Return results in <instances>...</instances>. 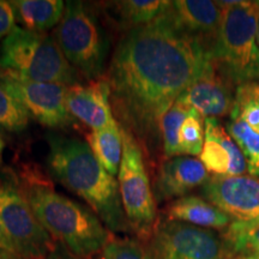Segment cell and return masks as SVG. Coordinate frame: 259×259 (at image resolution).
I'll use <instances>...</instances> for the list:
<instances>
[{
  "instance_id": "obj_11",
  "label": "cell",
  "mask_w": 259,
  "mask_h": 259,
  "mask_svg": "<svg viewBox=\"0 0 259 259\" xmlns=\"http://www.w3.org/2000/svg\"><path fill=\"white\" fill-rule=\"evenodd\" d=\"M206 200L235 221H259V179L252 176H212L203 185Z\"/></svg>"
},
{
  "instance_id": "obj_15",
  "label": "cell",
  "mask_w": 259,
  "mask_h": 259,
  "mask_svg": "<svg viewBox=\"0 0 259 259\" xmlns=\"http://www.w3.org/2000/svg\"><path fill=\"white\" fill-rule=\"evenodd\" d=\"M205 139L200 161L213 176H244L247 162L235 141L218 118H205Z\"/></svg>"
},
{
  "instance_id": "obj_25",
  "label": "cell",
  "mask_w": 259,
  "mask_h": 259,
  "mask_svg": "<svg viewBox=\"0 0 259 259\" xmlns=\"http://www.w3.org/2000/svg\"><path fill=\"white\" fill-rule=\"evenodd\" d=\"M30 115L22 103L0 83V128L22 132L28 127Z\"/></svg>"
},
{
  "instance_id": "obj_24",
  "label": "cell",
  "mask_w": 259,
  "mask_h": 259,
  "mask_svg": "<svg viewBox=\"0 0 259 259\" xmlns=\"http://www.w3.org/2000/svg\"><path fill=\"white\" fill-rule=\"evenodd\" d=\"M228 134L239 145L247 162V170L251 176L259 177V134L240 119H232Z\"/></svg>"
},
{
  "instance_id": "obj_30",
  "label": "cell",
  "mask_w": 259,
  "mask_h": 259,
  "mask_svg": "<svg viewBox=\"0 0 259 259\" xmlns=\"http://www.w3.org/2000/svg\"><path fill=\"white\" fill-rule=\"evenodd\" d=\"M46 259H87V258L73 254L72 252H70L66 247H65V246L59 244L54 246L53 251L48 254V257Z\"/></svg>"
},
{
  "instance_id": "obj_23",
  "label": "cell",
  "mask_w": 259,
  "mask_h": 259,
  "mask_svg": "<svg viewBox=\"0 0 259 259\" xmlns=\"http://www.w3.org/2000/svg\"><path fill=\"white\" fill-rule=\"evenodd\" d=\"M231 119H240L259 134V83H245L236 88Z\"/></svg>"
},
{
  "instance_id": "obj_19",
  "label": "cell",
  "mask_w": 259,
  "mask_h": 259,
  "mask_svg": "<svg viewBox=\"0 0 259 259\" xmlns=\"http://www.w3.org/2000/svg\"><path fill=\"white\" fill-rule=\"evenodd\" d=\"M87 141L97 161L113 177L118 176L122 158V135L118 122L90 132Z\"/></svg>"
},
{
  "instance_id": "obj_17",
  "label": "cell",
  "mask_w": 259,
  "mask_h": 259,
  "mask_svg": "<svg viewBox=\"0 0 259 259\" xmlns=\"http://www.w3.org/2000/svg\"><path fill=\"white\" fill-rule=\"evenodd\" d=\"M169 221L184 222L205 229H227L231 218L208 200L196 196H185L174 200L167 208Z\"/></svg>"
},
{
  "instance_id": "obj_31",
  "label": "cell",
  "mask_w": 259,
  "mask_h": 259,
  "mask_svg": "<svg viewBox=\"0 0 259 259\" xmlns=\"http://www.w3.org/2000/svg\"><path fill=\"white\" fill-rule=\"evenodd\" d=\"M4 148H5V143H4V141L2 139V137H0V163H2V160H3V153H4Z\"/></svg>"
},
{
  "instance_id": "obj_28",
  "label": "cell",
  "mask_w": 259,
  "mask_h": 259,
  "mask_svg": "<svg viewBox=\"0 0 259 259\" xmlns=\"http://www.w3.org/2000/svg\"><path fill=\"white\" fill-rule=\"evenodd\" d=\"M15 22V12L10 2L0 0V41L4 40L16 27Z\"/></svg>"
},
{
  "instance_id": "obj_7",
  "label": "cell",
  "mask_w": 259,
  "mask_h": 259,
  "mask_svg": "<svg viewBox=\"0 0 259 259\" xmlns=\"http://www.w3.org/2000/svg\"><path fill=\"white\" fill-rule=\"evenodd\" d=\"M0 223L24 259H46L54 242L32 211L23 186L12 171H0Z\"/></svg>"
},
{
  "instance_id": "obj_22",
  "label": "cell",
  "mask_w": 259,
  "mask_h": 259,
  "mask_svg": "<svg viewBox=\"0 0 259 259\" xmlns=\"http://www.w3.org/2000/svg\"><path fill=\"white\" fill-rule=\"evenodd\" d=\"M191 111H192L191 107L177 100V102L161 118L158 127H160L162 142H163L164 155L167 157L180 156L179 132L181 125Z\"/></svg>"
},
{
  "instance_id": "obj_29",
  "label": "cell",
  "mask_w": 259,
  "mask_h": 259,
  "mask_svg": "<svg viewBox=\"0 0 259 259\" xmlns=\"http://www.w3.org/2000/svg\"><path fill=\"white\" fill-rule=\"evenodd\" d=\"M0 259H24L12 245L2 223H0Z\"/></svg>"
},
{
  "instance_id": "obj_14",
  "label": "cell",
  "mask_w": 259,
  "mask_h": 259,
  "mask_svg": "<svg viewBox=\"0 0 259 259\" xmlns=\"http://www.w3.org/2000/svg\"><path fill=\"white\" fill-rule=\"evenodd\" d=\"M166 14L180 30L202 41L211 53L222 17L219 2L177 0L170 2Z\"/></svg>"
},
{
  "instance_id": "obj_4",
  "label": "cell",
  "mask_w": 259,
  "mask_h": 259,
  "mask_svg": "<svg viewBox=\"0 0 259 259\" xmlns=\"http://www.w3.org/2000/svg\"><path fill=\"white\" fill-rule=\"evenodd\" d=\"M0 71L6 77L24 82L66 87L79 83L78 72L65 58L53 36L19 25L2 42Z\"/></svg>"
},
{
  "instance_id": "obj_2",
  "label": "cell",
  "mask_w": 259,
  "mask_h": 259,
  "mask_svg": "<svg viewBox=\"0 0 259 259\" xmlns=\"http://www.w3.org/2000/svg\"><path fill=\"white\" fill-rule=\"evenodd\" d=\"M48 167L66 189L85 200L109 231L128 233L119 184L101 166L87 142L77 137L48 134Z\"/></svg>"
},
{
  "instance_id": "obj_8",
  "label": "cell",
  "mask_w": 259,
  "mask_h": 259,
  "mask_svg": "<svg viewBox=\"0 0 259 259\" xmlns=\"http://www.w3.org/2000/svg\"><path fill=\"white\" fill-rule=\"evenodd\" d=\"M121 127L122 158L118 173L119 192L130 229L150 239L156 226V204L145 168L143 153L134 134Z\"/></svg>"
},
{
  "instance_id": "obj_16",
  "label": "cell",
  "mask_w": 259,
  "mask_h": 259,
  "mask_svg": "<svg viewBox=\"0 0 259 259\" xmlns=\"http://www.w3.org/2000/svg\"><path fill=\"white\" fill-rule=\"evenodd\" d=\"M209 173L202 161L192 156H176L162 164L155 184L157 200L185 197L191 190L204 185Z\"/></svg>"
},
{
  "instance_id": "obj_21",
  "label": "cell",
  "mask_w": 259,
  "mask_h": 259,
  "mask_svg": "<svg viewBox=\"0 0 259 259\" xmlns=\"http://www.w3.org/2000/svg\"><path fill=\"white\" fill-rule=\"evenodd\" d=\"M227 252L259 258V221H233L225 233Z\"/></svg>"
},
{
  "instance_id": "obj_26",
  "label": "cell",
  "mask_w": 259,
  "mask_h": 259,
  "mask_svg": "<svg viewBox=\"0 0 259 259\" xmlns=\"http://www.w3.org/2000/svg\"><path fill=\"white\" fill-rule=\"evenodd\" d=\"M205 139V126L203 116L192 109L185 121L181 125L179 132L180 156H198L202 153Z\"/></svg>"
},
{
  "instance_id": "obj_18",
  "label": "cell",
  "mask_w": 259,
  "mask_h": 259,
  "mask_svg": "<svg viewBox=\"0 0 259 259\" xmlns=\"http://www.w3.org/2000/svg\"><path fill=\"white\" fill-rule=\"evenodd\" d=\"M10 4L24 29L37 32L57 27L65 11L61 0H12Z\"/></svg>"
},
{
  "instance_id": "obj_5",
  "label": "cell",
  "mask_w": 259,
  "mask_h": 259,
  "mask_svg": "<svg viewBox=\"0 0 259 259\" xmlns=\"http://www.w3.org/2000/svg\"><path fill=\"white\" fill-rule=\"evenodd\" d=\"M221 23L211 57L236 87L259 83V3L219 2Z\"/></svg>"
},
{
  "instance_id": "obj_6",
  "label": "cell",
  "mask_w": 259,
  "mask_h": 259,
  "mask_svg": "<svg viewBox=\"0 0 259 259\" xmlns=\"http://www.w3.org/2000/svg\"><path fill=\"white\" fill-rule=\"evenodd\" d=\"M53 37L77 72L89 80L101 77L108 57V38L99 18L83 2L65 3L64 16Z\"/></svg>"
},
{
  "instance_id": "obj_3",
  "label": "cell",
  "mask_w": 259,
  "mask_h": 259,
  "mask_svg": "<svg viewBox=\"0 0 259 259\" xmlns=\"http://www.w3.org/2000/svg\"><path fill=\"white\" fill-rule=\"evenodd\" d=\"M23 190L42 227L73 254L83 258L102 251L109 233L92 209L53 190L46 181L27 177Z\"/></svg>"
},
{
  "instance_id": "obj_12",
  "label": "cell",
  "mask_w": 259,
  "mask_h": 259,
  "mask_svg": "<svg viewBox=\"0 0 259 259\" xmlns=\"http://www.w3.org/2000/svg\"><path fill=\"white\" fill-rule=\"evenodd\" d=\"M235 93V84L212 60L205 72L191 84L178 101L185 103L204 118H219L231 115Z\"/></svg>"
},
{
  "instance_id": "obj_27",
  "label": "cell",
  "mask_w": 259,
  "mask_h": 259,
  "mask_svg": "<svg viewBox=\"0 0 259 259\" xmlns=\"http://www.w3.org/2000/svg\"><path fill=\"white\" fill-rule=\"evenodd\" d=\"M103 259H154L148 247L135 239H109L102 250Z\"/></svg>"
},
{
  "instance_id": "obj_13",
  "label": "cell",
  "mask_w": 259,
  "mask_h": 259,
  "mask_svg": "<svg viewBox=\"0 0 259 259\" xmlns=\"http://www.w3.org/2000/svg\"><path fill=\"white\" fill-rule=\"evenodd\" d=\"M66 106L74 119H78L94 131L116 122L111 106V87L106 78L69 87Z\"/></svg>"
},
{
  "instance_id": "obj_32",
  "label": "cell",
  "mask_w": 259,
  "mask_h": 259,
  "mask_svg": "<svg viewBox=\"0 0 259 259\" xmlns=\"http://www.w3.org/2000/svg\"><path fill=\"white\" fill-rule=\"evenodd\" d=\"M233 259H259L257 257H253V255H236V257H234Z\"/></svg>"
},
{
  "instance_id": "obj_33",
  "label": "cell",
  "mask_w": 259,
  "mask_h": 259,
  "mask_svg": "<svg viewBox=\"0 0 259 259\" xmlns=\"http://www.w3.org/2000/svg\"><path fill=\"white\" fill-rule=\"evenodd\" d=\"M257 41H258V46H259V17H258V31H257Z\"/></svg>"
},
{
  "instance_id": "obj_9",
  "label": "cell",
  "mask_w": 259,
  "mask_h": 259,
  "mask_svg": "<svg viewBox=\"0 0 259 259\" xmlns=\"http://www.w3.org/2000/svg\"><path fill=\"white\" fill-rule=\"evenodd\" d=\"M148 250L154 259H227L228 254L211 229L169 220L156 223Z\"/></svg>"
},
{
  "instance_id": "obj_1",
  "label": "cell",
  "mask_w": 259,
  "mask_h": 259,
  "mask_svg": "<svg viewBox=\"0 0 259 259\" xmlns=\"http://www.w3.org/2000/svg\"><path fill=\"white\" fill-rule=\"evenodd\" d=\"M212 60L209 48L180 30L166 12L151 23L128 29L106 77L122 127L150 135Z\"/></svg>"
},
{
  "instance_id": "obj_20",
  "label": "cell",
  "mask_w": 259,
  "mask_h": 259,
  "mask_svg": "<svg viewBox=\"0 0 259 259\" xmlns=\"http://www.w3.org/2000/svg\"><path fill=\"white\" fill-rule=\"evenodd\" d=\"M114 14L120 18L121 23L127 27L136 28L144 25L161 17L167 9L169 8L170 2L162 0H124V2L112 3Z\"/></svg>"
},
{
  "instance_id": "obj_10",
  "label": "cell",
  "mask_w": 259,
  "mask_h": 259,
  "mask_svg": "<svg viewBox=\"0 0 259 259\" xmlns=\"http://www.w3.org/2000/svg\"><path fill=\"white\" fill-rule=\"evenodd\" d=\"M0 83L14 95L28 114L47 127L72 125L73 116L66 106L69 87L58 83H36L12 79L2 72Z\"/></svg>"
}]
</instances>
